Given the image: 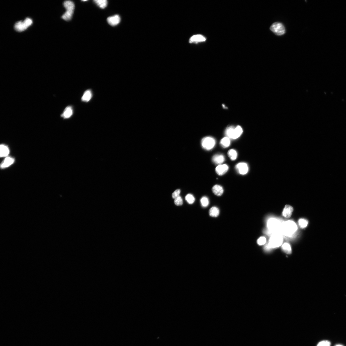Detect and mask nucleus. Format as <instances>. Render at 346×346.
<instances>
[{"label": "nucleus", "mask_w": 346, "mask_h": 346, "mask_svg": "<svg viewBox=\"0 0 346 346\" xmlns=\"http://www.w3.org/2000/svg\"><path fill=\"white\" fill-rule=\"evenodd\" d=\"M243 133L242 128L240 126L236 127L233 126L228 127L225 131V135L230 139H236L240 137Z\"/></svg>", "instance_id": "obj_1"}, {"label": "nucleus", "mask_w": 346, "mask_h": 346, "mask_svg": "<svg viewBox=\"0 0 346 346\" xmlns=\"http://www.w3.org/2000/svg\"><path fill=\"white\" fill-rule=\"evenodd\" d=\"M64 6L66 8V11L62 17L66 21L70 20L74 14L75 5L74 3L71 1H66L64 3Z\"/></svg>", "instance_id": "obj_2"}, {"label": "nucleus", "mask_w": 346, "mask_h": 346, "mask_svg": "<svg viewBox=\"0 0 346 346\" xmlns=\"http://www.w3.org/2000/svg\"><path fill=\"white\" fill-rule=\"evenodd\" d=\"M33 21L31 19L27 18L23 21H20L16 23L14 27L15 30L18 32H22L25 31L33 23Z\"/></svg>", "instance_id": "obj_3"}, {"label": "nucleus", "mask_w": 346, "mask_h": 346, "mask_svg": "<svg viewBox=\"0 0 346 346\" xmlns=\"http://www.w3.org/2000/svg\"><path fill=\"white\" fill-rule=\"evenodd\" d=\"M282 228L284 232L288 235L293 234L297 230L296 224L294 222L291 221L284 222Z\"/></svg>", "instance_id": "obj_4"}, {"label": "nucleus", "mask_w": 346, "mask_h": 346, "mask_svg": "<svg viewBox=\"0 0 346 346\" xmlns=\"http://www.w3.org/2000/svg\"><path fill=\"white\" fill-rule=\"evenodd\" d=\"M271 31L276 35L281 36L285 33V29L282 23L276 22L273 23L270 28Z\"/></svg>", "instance_id": "obj_5"}, {"label": "nucleus", "mask_w": 346, "mask_h": 346, "mask_svg": "<svg viewBox=\"0 0 346 346\" xmlns=\"http://www.w3.org/2000/svg\"><path fill=\"white\" fill-rule=\"evenodd\" d=\"M215 145V139L211 137L204 138L201 141V145L203 148L207 151H210L213 149Z\"/></svg>", "instance_id": "obj_6"}, {"label": "nucleus", "mask_w": 346, "mask_h": 346, "mask_svg": "<svg viewBox=\"0 0 346 346\" xmlns=\"http://www.w3.org/2000/svg\"><path fill=\"white\" fill-rule=\"evenodd\" d=\"M282 243V238L279 235H275L270 238V248H275L279 246Z\"/></svg>", "instance_id": "obj_7"}, {"label": "nucleus", "mask_w": 346, "mask_h": 346, "mask_svg": "<svg viewBox=\"0 0 346 346\" xmlns=\"http://www.w3.org/2000/svg\"><path fill=\"white\" fill-rule=\"evenodd\" d=\"M236 168L238 173L241 175H245L248 171V167L247 163L241 162L236 166Z\"/></svg>", "instance_id": "obj_8"}, {"label": "nucleus", "mask_w": 346, "mask_h": 346, "mask_svg": "<svg viewBox=\"0 0 346 346\" xmlns=\"http://www.w3.org/2000/svg\"><path fill=\"white\" fill-rule=\"evenodd\" d=\"M120 18L118 15H115L107 19L108 23L112 26L117 25L120 23Z\"/></svg>", "instance_id": "obj_9"}, {"label": "nucleus", "mask_w": 346, "mask_h": 346, "mask_svg": "<svg viewBox=\"0 0 346 346\" xmlns=\"http://www.w3.org/2000/svg\"><path fill=\"white\" fill-rule=\"evenodd\" d=\"M229 169V167L227 165H218L216 168V172L218 175H222L226 173Z\"/></svg>", "instance_id": "obj_10"}, {"label": "nucleus", "mask_w": 346, "mask_h": 346, "mask_svg": "<svg viewBox=\"0 0 346 346\" xmlns=\"http://www.w3.org/2000/svg\"><path fill=\"white\" fill-rule=\"evenodd\" d=\"M293 210V208L292 206L289 205H286L282 213L283 216L286 218H290Z\"/></svg>", "instance_id": "obj_11"}, {"label": "nucleus", "mask_w": 346, "mask_h": 346, "mask_svg": "<svg viewBox=\"0 0 346 346\" xmlns=\"http://www.w3.org/2000/svg\"><path fill=\"white\" fill-rule=\"evenodd\" d=\"M225 159L223 155L218 154L214 155L212 158L213 162L214 164L220 165L225 161Z\"/></svg>", "instance_id": "obj_12"}, {"label": "nucleus", "mask_w": 346, "mask_h": 346, "mask_svg": "<svg viewBox=\"0 0 346 346\" xmlns=\"http://www.w3.org/2000/svg\"><path fill=\"white\" fill-rule=\"evenodd\" d=\"M73 113V111L72 107L68 106L64 110L63 114H62V116L65 119L69 118L72 116Z\"/></svg>", "instance_id": "obj_13"}, {"label": "nucleus", "mask_w": 346, "mask_h": 346, "mask_svg": "<svg viewBox=\"0 0 346 346\" xmlns=\"http://www.w3.org/2000/svg\"><path fill=\"white\" fill-rule=\"evenodd\" d=\"M212 191L213 193L218 196H220L223 194L224 190L223 187L218 185H216L212 188Z\"/></svg>", "instance_id": "obj_14"}, {"label": "nucleus", "mask_w": 346, "mask_h": 346, "mask_svg": "<svg viewBox=\"0 0 346 346\" xmlns=\"http://www.w3.org/2000/svg\"><path fill=\"white\" fill-rule=\"evenodd\" d=\"M14 160L13 158L11 157H7L5 159L1 165V167L2 168H6L9 167L14 163Z\"/></svg>", "instance_id": "obj_15"}, {"label": "nucleus", "mask_w": 346, "mask_h": 346, "mask_svg": "<svg viewBox=\"0 0 346 346\" xmlns=\"http://www.w3.org/2000/svg\"><path fill=\"white\" fill-rule=\"evenodd\" d=\"M92 94L90 90H87L85 91L82 98V100L84 102L89 101L92 97Z\"/></svg>", "instance_id": "obj_16"}, {"label": "nucleus", "mask_w": 346, "mask_h": 346, "mask_svg": "<svg viewBox=\"0 0 346 346\" xmlns=\"http://www.w3.org/2000/svg\"><path fill=\"white\" fill-rule=\"evenodd\" d=\"M205 37L200 35H197L193 36L190 39V43L204 41H205Z\"/></svg>", "instance_id": "obj_17"}, {"label": "nucleus", "mask_w": 346, "mask_h": 346, "mask_svg": "<svg viewBox=\"0 0 346 346\" xmlns=\"http://www.w3.org/2000/svg\"><path fill=\"white\" fill-rule=\"evenodd\" d=\"M0 155L1 157H6L9 155V151L7 147L4 145H1L0 146Z\"/></svg>", "instance_id": "obj_18"}, {"label": "nucleus", "mask_w": 346, "mask_h": 346, "mask_svg": "<svg viewBox=\"0 0 346 346\" xmlns=\"http://www.w3.org/2000/svg\"><path fill=\"white\" fill-rule=\"evenodd\" d=\"M268 226L270 229L274 230L278 228L280 226V223L277 220L272 219L269 221Z\"/></svg>", "instance_id": "obj_19"}, {"label": "nucleus", "mask_w": 346, "mask_h": 346, "mask_svg": "<svg viewBox=\"0 0 346 346\" xmlns=\"http://www.w3.org/2000/svg\"><path fill=\"white\" fill-rule=\"evenodd\" d=\"M220 213V210L218 208L213 206L212 207L209 211V214L210 215L213 217H218Z\"/></svg>", "instance_id": "obj_20"}, {"label": "nucleus", "mask_w": 346, "mask_h": 346, "mask_svg": "<svg viewBox=\"0 0 346 346\" xmlns=\"http://www.w3.org/2000/svg\"><path fill=\"white\" fill-rule=\"evenodd\" d=\"M220 144L224 148H227L230 144V139L227 137L222 138L220 141Z\"/></svg>", "instance_id": "obj_21"}, {"label": "nucleus", "mask_w": 346, "mask_h": 346, "mask_svg": "<svg viewBox=\"0 0 346 346\" xmlns=\"http://www.w3.org/2000/svg\"><path fill=\"white\" fill-rule=\"evenodd\" d=\"M94 2L98 6L102 9H104L108 5V1L106 0H95Z\"/></svg>", "instance_id": "obj_22"}, {"label": "nucleus", "mask_w": 346, "mask_h": 346, "mask_svg": "<svg viewBox=\"0 0 346 346\" xmlns=\"http://www.w3.org/2000/svg\"><path fill=\"white\" fill-rule=\"evenodd\" d=\"M228 155L231 160L234 161L237 159V153L234 149H231L228 152Z\"/></svg>", "instance_id": "obj_23"}, {"label": "nucleus", "mask_w": 346, "mask_h": 346, "mask_svg": "<svg viewBox=\"0 0 346 346\" xmlns=\"http://www.w3.org/2000/svg\"><path fill=\"white\" fill-rule=\"evenodd\" d=\"M282 250L286 253L290 254L291 253V248L290 245L288 243H285L282 246Z\"/></svg>", "instance_id": "obj_24"}, {"label": "nucleus", "mask_w": 346, "mask_h": 346, "mask_svg": "<svg viewBox=\"0 0 346 346\" xmlns=\"http://www.w3.org/2000/svg\"><path fill=\"white\" fill-rule=\"evenodd\" d=\"M200 202L202 207H207L209 205V201L208 198L206 197H203L200 200Z\"/></svg>", "instance_id": "obj_25"}, {"label": "nucleus", "mask_w": 346, "mask_h": 346, "mask_svg": "<svg viewBox=\"0 0 346 346\" xmlns=\"http://www.w3.org/2000/svg\"><path fill=\"white\" fill-rule=\"evenodd\" d=\"M298 224L300 228L303 229L307 226L308 221L305 219H301L299 220Z\"/></svg>", "instance_id": "obj_26"}, {"label": "nucleus", "mask_w": 346, "mask_h": 346, "mask_svg": "<svg viewBox=\"0 0 346 346\" xmlns=\"http://www.w3.org/2000/svg\"><path fill=\"white\" fill-rule=\"evenodd\" d=\"M186 200L188 203L190 204L193 203L195 201V198L194 196L191 194H188L185 197Z\"/></svg>", "instance_id": "obj_27"}, {"label": "nucleus", "mask_w": 346, "mask_h": 346, "mask_svg": "<svg viewBox=\"0 0 346 346\" xmlns=\"http://www.w3.org/2000/svg\"><path fill=\"white\" fill-rule=\"evenodd\" d=\"M174 202L175 204L177 206L181 205L183 203V200L180 196L175 199Z\"/></svg>", "instance_id": "obj_28"}, {"label": "nucleus", "mask_w": 346, "mask_h": 346, "mask_svg": "<svg viewBox=\"0 0 346 346\" xmlns=\"http://www.w3.org/2000/svg\"><path fill=\"white\" fill-rule=\"evenodd\" d=\"M266 239L265 237H262L259 238L257 241V243L259 245H264L266 242Z\"/></svg>", "instance_id": "obj_29"}, {"label": "nucleus", "mask_w": 346, "mask_h": 346, "mask_svg": "<svg viewBox=\"0 0 346 346\" xmlns=\"http://www.w3.org/2000/svg\"><path fill=\"white\" fill-rule=\"evenodd\" d=\"M331 342L328 341H323L319 343L317 346H330Z\"/></svg>", "instance_id": "obj_30"}, {"label": "nucleus", "mask_w": 346, "mask_h": 346, "mask_svg": "<svg viewBox=\"0 0 346 346\" xmlns=\"http://www.w3.org/2000/svg\"><path fill=\"white\" fill-rule=\"evenodd\" d=\"M181 193V190L180 189H177L174 191L172 194V197L174 199H175L177 197L179 196V194Z\"/></svg>", "instance_id": "obj_31"}, {"label": "nucleus", "mask_w": 346, "mask_h": 346, "mask_svg": "<svg viewBox=\"0 0 346 346\" xmlns=\"http://www.w3.org/2000/svg\"><path fill=\"white\" fill-rule=\"evenodd\" d=\"M336 346H343L341 345H336Z\"/></svg>", "instance_id": "obj_32"}]
</instances>
